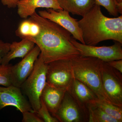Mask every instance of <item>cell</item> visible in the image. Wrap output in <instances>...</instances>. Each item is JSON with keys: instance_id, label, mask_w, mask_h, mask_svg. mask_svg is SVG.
Wrapping results in <instances>:
<instances>
[{"instance_id": "cell-19", "label": "cell", "mask_w": 122, "mask_h": 122, "mask_svg": "<svg viewBox=\"0 0 122 122\" xmlns=\"http://www.w3.org/2000/svg\"><path fill=\"white\" fill-rule=\"evenodd\" d=\"M89 122H119L118 120L106 113L100 108L89 105Z\"/></svg>"}, {"instance_id": "cell-9", "label": "cell", "mask_w": 122, "mask_h": 122, "mask_svg": "<svg viewBox=\"0 0 122 122\" xmlns=\"http://www.w3.org/2000/svg\"><path fill=\"white\" fill-rule=\"evenodd\" d=\"M41 51L37 46L26 55L20 61L11 68V75L12 85L20 88L34 68L36 60L39 57Z\"/></svg>"}, {"instance_id": "cell-18", "label": "cell", "mask_w": 122, "mask_h": 122, "mask_svg": "<svg viewBox=\"0 0 122 122\" xmlns=\"http://www.w3.org/2000/svg\"><path fill=\"white\" fill-rule=\"evenodd\" d=\"M89 105L100 108L106 113L115 118L119 122H122V107L98 98L92 101Z\"/></svg>"}, {"instance_id": "cell-14", "label": "cell", "mask_w": 122, "mask_h": 122, "mask_svg": "<svg viewBox=\"0 0 122 122\" xmlns=\"http://www.w3.org/2000/svg\"><path fill=\"white\" fill-rule=\"evenodd\" d=\"M66 92V90L54 87L46 83L41 99L53 116L59 108Z\"/></svg>"}, {"instance_id": "cell-5", "label": "cell", "mask_w": 122, "mask_h": 122, "mask_svg": "<svg viewBox=\"0 0 122 122\" xmlns=\"http://www.w3.org/2000/svg\"><path fill=\"white\" fill-rule=\"evenodd\" d=\"M74 78L71 59H61L47 64L46 83L67 91Z\"/></svg>"}, {"instance_id": "cell-11", "label": "cell", "mask_w": 122, "mask_h": 122, "mask_svg": "<svg viewBox=\"0 0 122 122\" xmlns=\"http://www.w3.org/2000/svg\"><path fill=\"white\" fill-rule=\"evenodd\" d=\"M66 92L78 105L88 122V105L98 98L96 94L86 85L74 77Z\"/></svg>"}, {"instance_id": "cell-26", "label": "cell", "mask_w": 122, "mask_h": 122, "mask_svg": "<svg viewBox=\"0 0 122 122\" xmlns=\"http://www.w3.org/2000/svg\"><path fill=\"white\" fill-rule=\"evenodd\" d=\"M22 0H1L3 5L7 6L9 8H13L17 7L18 2Z\"/></svg>"}, {"instance_id": "cell-1", "label": "cell", "mask_w": 122, "mask_h": 122, "mask_svg": "<svg viewBox=\"0 0 122 122\" xmlns=\"http://www.w3.org/2000/svg\"><path fill=\"white\" fill-rule=\"evenodd\" d=\"M30 18L37 22L40 31L37 36L30 39L39 47V56L45 63L71 59L80 54L72 42L71 34L56 23L42 17L35 12Z\"/></svg>"}, {"instance_id": "cell-16", "label": "cell", "mask_w": 122, "mask_h": 122, "mask_svg": "<svg viewBox=\"0 0 122 122\" xmlns=\"http://www.w3.org/2000/svg\"><path fill=\"white\" fill-rule=\"evenodd\" d=\"M62 9L83 17L95 4V0H58Z\"/></svg>"}, {"instance_id": "cell-2", "label": "cell", "mask_w": 122, "mask_h": 122, "mask_svg": "<svg viewBox=\"0 0 122 122\" xmlns=\"http://www.w3.org/2000/svg\"><path fill=\"white\" fill-rule=\"evenodd\" d=\"M85 44L96 46L112 40L122 44V16L109 18L103 15L100 6L95 4L78 21Z\"/></svg>"}, {"instance_id": "cell-3", "label": "cell", "mask_w": 122, "mask_h": 122, "mask_svg": "<svg viewBox=\"0 0 122 122\" xmlns=\"http://www.w3.org/2000/svg\"><path fill=\"white\" fill-rule=\"evenodd\" d=\"M71 61L74 77L90 88L99 99L111 103L105 93L102 81L101 70L104 61L96 58L81 55Z\"/></svg>"}, {"instance_id": "cell-4", "label": "cell", "mask_w": 122, "mask_h": 122, "mask_svg": "<svg viewBox=\"0 0 122 122\" xmlns=\"http://www.w3.org/2000/svg\"><path fill=\"white\" fill-rule=\"evenodd\" d=\"M47 64L39 56L34 68L20 87L22 92L28 98L33 110L36 112L41 107V97L46 84Z\"/></svg>"}, {"instance_id": "cell-10", "label": "cell", "mask_w": 122, "mask_h": 122, "mask_svg": "<svg viewBox=\"0 0 122 122\" xmlns=\"http://www.w3.org/2000/svg\"><path fill=\"white\" fill-rule=\"evenodd\" d=\"M8 106L14 107L21 113L34 112L29 102L22 94L20 88L12 85L0 86V110Z\"/></svg>"}, {"instance_id": "cell-23", "label": "cell", "mask_w": 122, "mask_h": 122, "mask_svg": "<svg viewBox=\"0 0 122 122\" xmlns=\"http://www.w3.org/2000/svg\"><path fill=\"white\" fill-rule=\"evenodd\" d=\"M22 113V122H44L35 112L27 111Z\"/></svg>"}, {"instance_id": "cell-25", "label": "cell", "mask_w": 122, "mask_h": 122, "mask_svg": "<svg viewBox=\"0 0 122 122\" xmlns=\"http://www.w3.org/2000/svg\"><path fill=\"white\" fill-rule=\"evenodd\" d=\"M106 62L109 66L122 73V59L114 60Z\"/></svg>"}, {"instance_id": "cell-15", "label": "cell", "mask_w": 122, "mask_h": 122, "mask_svg": "<svg viewBox=\"0 0 122 122\" xmlns=\"http://www.w3.org/2000/svg\"><path fill=\"white\" fill-rule=\"evenodd\" d=\"M35 44L29 39H22L19 42L14 41L10 44L9 50L2 59L1 64L6 65L15 58L24 57L35 47Z\"/></svg>"}, {"instance_id": "cell-21", "label": "cell", "mask_w": 122, "mask_h": 122, "mask_svg": "<svg viewBox=\"0 0 122 122\" xmlns=\"http://www.w3.org/2000/svg\"><path fill=\"white\" fill-rule=\"evenodd\" d=\"M11 64L0 65V85L8 86L12 85L11 75Z\"/></svg>"}, {"instance_id": "cell-17", "label": "cell", "mask_w": 122, "mask_h": 122, "mask_svg": "<svg viewBox=\"0 0 122 122\" xmlns=\"http://www.w3.org/2000/svg\"><path fill=\"white\" fill-rule=\"evenodd\" d=\"M40 31L38 24L29 18L25 19L20 22L15 33L16 35L21 39L30 40L37 36Z\"/></svg>"}, {"instance_id": "cell-6", "label": "cell", "mask_w": 122, "mask_h": 122, "mask_svg": "<svg viewBox=\"0 0 122 122\" xmlns=\"http://www.w3.org/2000/svg\"><path fill=\"white\" fill-rule=\"evenodd\" d=\"M101 75L103 86L110 102L122 107V73L104 62Z\"/></svg>"}, {"instance_id": "cell-22", "label": "cell", "mask_w": 122, "mask_h": 122, "mask_svg": "<svg viewBox=\"0 0 122 122\" xmlns=\"http://www.w3.org/2000/svg\"><path fill=\"white\" fill-rule=\"evenodd\" d=\"M35 113L44 122H59L56 118L50 113L45 103L41 99V107Z\"/></svg>"}, {"instance_id": "cell-7", "label": "cell", "mask_w": 122, "mask_h": 122, "mask_svg": "<svg viewBox=\"0 0 122 122\" xmlns=\"http://www.w3.org/2000/svg\"><path fill=\"white\" fill-rule=\"evenodd\" d=\"M71 42L81 56L96 58L105 62L122 59V44L118 42L111 46H97L82 44L72 37Z\"/></svg>"}, {"instance_id": "cell-27", "label": "cell", "mask_w": 122, "mask_h": 122, "mask_svg": "<svg viewBox=\"0 0 122 122\" xmlns=\"http://www.w3.org/2000/svg\"><path fill=\"white\" fill-rule=\"evenodd\" d=\"M116 2L118 4H122V0H115Z\"/></svg>"}, {"instance_id": "cell-12", "label": "cell", "mask_w": 122, "mask_h": 122, "mask_svg": "<svg viewBox=\"0 0 122 122\" xmlns=\"http://www.w3.org/2000/svg\"><path fill=\"white\" fill-rule=\"evenodd\" d=\"M59 122H86L82 111L71 96L66 92L61 105L54 115Z\"/></svg>"}, {"instance_id": "cell-24", "label": "cell", "mask_w": 122, "mask_h": 122, "mask_svg": "<svg viewBox=\"0 0 122 122\" xmlns=\"http://www.w3.org/2000/svg\"><path fill=\"white\" fill-rule=\"evenodd\" d=\"M10 44V43L5 42L0 40V65L3 58L9 50Z\"/></svg>"}, {"instance_id": "cell-8", "label": "cell", "mask_w": 122, "mask_h": 122, "mask_svg": "<svg viewBox=\"0 0 122 122\" xmlns=\"http://www.w3.org/2000/svg\"><path fill=\"white\" fill-rule=\"evenodd\" d=\"M38 14L42 17L50 20L61 26L69 32L75 39L85 44L81 30L77 19L72 17L68 11L64 10L48 9L46 10L39 11Z\"/></svg>"}, {"instance_id": "cell-20", "label": "cell", "mask_w": 122, "mask_h": 122, "mask_svg": "<svg viewBox=\"0 0 122 122\" xmlns=\"http://www.w3.org/2000/svg\"><path fill=\"white\" fill-rule=\"evenodd\" d=\"M95 4L105 8L110 15L117 16L118 13L122 14V4H118L115 0H95Z\"/></svg>"}, {"instance_id": "cell-13", "label": "cell", "mask_w": 122, "mask_h": 122, "mask_svg": "<svg viewBox=\"0 0 122 122\" xmlns=\"http://www.w3.org/2000/svg\"><path fill=\"white\" fill-rule=\"evenodd\" d=\"M17 13L19 16L26 19L32 16L38 8L63 10L58 0H22L18 2Z\"/></svg>"}]
</instances>
